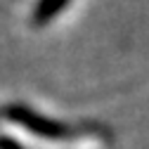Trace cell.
<instances>
[{
  "mask_svg": "<svg viewBox=\"0 0 149 149\" xmlns=\"http://www.w3.org/2000/svg\"><path fill=\"white\" fill-rule=\"evenodd\" d=\"M3 116H5V121L24 128V130H29V133H33L36 137H43V140H69V137H73L69 125H64L59 121H52V118L38 114V111L29 109L26 104H10V107H5Z\"/></svg>",
  "mask_w": 149,
  "mask_h": 149,
  "instance_id": "obj_1",
  "label": "cell"
},
{
  "mask_svg": "<svg viewBox=\"0 0 149 149\" xmlns=\"http://www.w3.org/2000/svg\"><path fill=\"white\" fill-rule=\"evenodd\" d=\"M0 149H24L19 142H14V140H10V137H3L0 140Z\"/></svg>",
  "mask_w": 149,
  "mask_h": 149,
  "instance_id": "obj_2",
  "label": "cell"
}]
</instances>
